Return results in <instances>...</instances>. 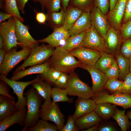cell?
Masks as SVG:
<instances>
[{
    "instance_id": "obj_17",
    "label": "cell",
    "mask_w": 131,
    "mask_h": 131,
    "mask_svg": "<svg viewBox=\"0 0 131 131\" xmlns=\"http://www.w3.org/2000/svg\"><path fill=\"white\" fill-rule=\"evenodd\" d=\"M127 0H118L106 16L111 26L120 29L123 20Z\"/></svg>"
},
{
    "instance_id": "obj_26",
    "label": "cell",
    "mask_w": 131,
    "mask_h": 131,
    "mask_svg": "<svg viewBox=\"0 0 131 131\" xmlns=\"http://www.w3.org/2000/svg\"><path fill=\"white\" fill-rule=\"evenodd\" d=\"M83 12L80 8L70 7L65 12L64 22L62 26L68 30L72 26Z\"/></svg>"
},
{
    "instance_id": "obj_57",
    "label": "cell",
    "mask_w": 131,
    "mask_h": 131,
    "mask_svg": "<svg viewBox=\"0 0 131 131\" xmlns=\"http://www.w3.org/2000/svg\"><path fill=\"white\" fill-rule=\"evenodd\" d=\"M4 48V42L2 37L0 35V49Z\"/></svg>"
},
{
    "instance_id": "obj_49",
    "label": "cell",
    "mask_w": 131,
    "mask_h": 131,
    "mask_svg": "<svg viewBox=\"0 0 131 131\" xmlns=\"http://www.w3.org/2000/svg\"><path fill=\"white\" fill-rule=\"evenodd\" d=\"M17 7L20 12L23 14L25 13V7L29 0H16Z\"/></svg>"
},
{
    "instance_id": "obj_5",
    "label": "cell",
    "mask_w": 131,
    "mask_h": 131,
    "mask_svg": "<svg viewBox=\"0 0 131 131\" xmlns=\"http://www.w3.org/2000/svg\"><path fill=\"white\" fill-rule=\"evenodd\" d=\"M40 118L54 123L58 130L61 131L64 126L65 116L61 112L58 105L52 100L44 101L40 109Z\"/></svg>"
},
{
    "instance_id": "obj_54",
    "label": "cell",
    "mask_w": 131,
    "mask_h": 131,
    "mask_svg": "<svg viewBox=\"0 0 131 131\" xmlns=\"http://www.w3.org/2000/svg\"><path fill=\"white\" fill-rule=\"evenodd\" d=\"M98 124L94 125L90 128L85 130H83V131H98Z\"/></svg>"
},
{
    "instance_id": "obj_40",
    "label": "cell",
    "mask_w": 131,
    "mask_h": 131,
    "mask_svg": "<svg viewBox=\"0 0 131 131\" xmlns=\"http://www.w3.org/2000/svg\"><path fill=\"white\" fill-rule=\"evenodd\" d=\"M119 73V68L116 61L104 74L108 79L113 78H118Z\"/></svg>"
},
{
    "instance_id": "obj_23",
    "label": "cell",
    "mask_w": 131,
    "mask_h": 131,
    "mask_svg": "<svg viewBox=\"0 0 131 131\" xmlns=\"http://www.w3.org/2000/svg\"><path fill=\"white\" fill-rule=\"evenodd\" d=\"M17 109L15 100L0 95V121L12 115Z\"/></svg>"
},
{
    "instance_id": "obj_14",
    "label": "cell",
    "mask_w": 131,
    "mask_h": 131,
    "mask_svg": "<svg viewBox=\"0 0 131 131\" xmlns=\"http://www.w3.org/2000/svg\"><path fill=\"white\" fill-rule=\"evenodd\" d=\"M90 14L92 25L104 38L110 26L106 16L94 5L91 10Z\"/></svg>"
},
{
    "instance_id": "obj_50",
    "label": "cell",
    "mask_w": 131,
    "mask_h": 131,
    "mask_svg": "<svg viewBox=\"0 0 131 131\" xmlns=\"http://www.w3.org/2000/svg\"><path fill=\"white\" fill-rule=\"evenodd\" d=\"M99 131H116V128L112 125H104L100 126L98 128Z\"/></svg>"
},
{
    "instance_id": "obj_10",
    "label": "cell",
    "mask_w": 131,
    "mask_h": 131,
    "mask_svg": "<svg viewBox=\"0 0 131 131\" xmlns=\"http://www.w3.org/2000/svg\"><path fill=\"white\" fill-rule=\"evenodd\" d=\"M15 33L18 46L22 48H28L32 49L39 45L38 40H35L29 32V28L24 25L15 16Z\"/></svg>"
},
{
    "instance_id": "obj_32",
    "label": "cell",
    "mask_w": 131,
    "mask_h": 131,
    "mask_svg": "<svg viewBox=\"0 0 131 131\" xmlns=\"http://www.w3.org/2000/svg\"><path fill=\"white\" fill-rule=\"evenodd\" d=\"M67 92L65 89H61L56 87L52 88L51 92V98L53 102H67L70 103L72 100L68 97Z\"/></svg>"
},
{
    "instance_id": "obj_11",
    "label": "cell",
    "mask_w": 131,
    "mask_h": 131,
    "mask_svg": "<svg viewBox=\"0 0 131 131\" xmlns=\"http://www.w3.org/2000/svg\"><path fill=\"white\" fill-rule=\"evenodd\" d=\"M80 47L90 48L100 52H106V50L104 39L100 35L92 25L86 31Z\"/></svg>"
},
{
    "instance_id": "obj_18",
    "label": "cell",
    "mask_w": 131,
    "mask_h": 131,
    "mask_svg": "<svg viewBox=\"0 0 131 131\" xmlns=\"http://www.w3.org/2000/svg\"><path fill=\"white\" fill-rule=\"evenodd\" d=\"M27 111L26 107L17 109L12 115L0 121V131H5L12 125L18 124L24 126Z\"/></svg>"
},
{
    "instance_id": "obj_34",
    "label": "cell",
    "mask_w": 131,
    "mask_h": 131,
    "mask_svg": "<svg viewBox=\"0 0 131 131\" xmlns=\"http://www.w3.org/2000/svg\"><path fill=\"white\" fill-rule=\"evenodd\" d=\"M60 72L49 67L45 72L40 75V78L51 85L55 84L62 73Z\"/></svg>"
},
{
    "instance_id": "obj_1",
    "label": "cell",
    "mask_w": 131,
    "mask_h": 131,
    "mask_svg": "<svg viewBox=\"0 0 131 131\" xmlns=\"http://www.w3.org/2000/svg\"><path fill=\"white\" fill-rule=\"evenodd\" d=\"M48 61L50 67L67 74L73 72L76 68L79 67L81 64L62 46L56 48Z\"/></svg>"
},
{
    "instance_id": "obj_35",
    "label": "cell",
    "mask_w": 131,
    "mask_h": 131,
    "mask_svg": "<svg viewBox=\"0 0 131 131\" xmlns=\"http://www.w3.org/2000/svg\"><path fill=\"white\" fill-rule=\"evenodd\" d=\"M116 78L108 79L104 88L113 94L117 93L121 89L123 82V81L118 80Z\"/></svg>"
},
{
    "instance_id": "obj_45",
    "label": "cell",
    "mask_w": 131,
    "mask_h": 131,
    "mask_svg": "<svg viewBox=\"0 0 131 131\" xmlns=\"http://www.w3.org/2000/svg\"><path fill=\"white\" fill-rule=\"evenodd\" d=\"M60 0H48L45 5L49 12H56L61 8Z\"/></svg>"
},
{
    "instance_id": "obj_43",
    "label": "cell",
    "mask_w": 131,
    "mask_h": 131,
    "mask_svg": "<svg viewBox=\"0 0 131 131\" xmlns=\"http://www.w3.org/2000/svg\"><path fill=\"white\" fill-rule=\"evenodd\" d=\"M69 78V75L67 74L62 73L54 86L61 89H66L68 83Z\"/></svg>"
},
{
    "instance_id": "obj_20",
    "label": "cell",
    "mask_w": 131,
    "mask_h": 131,
    "mask_svg": "<svg viewBox=\"0 0 131 131\" xmlns=\"http://www.w3.org/2000/svg\"><path fill=\"white\" fill-rule=\"evenodd\" d=\"M96 106L97 104L92 99L78 97L75 103V112L72 115L74 120L94 111Z\"/></svg>"
},
{
    "instance_id": "obj_7",
    "label": "cell",
    "mask_w": 131,
    "mask_h": 131,
    "mask_svg": "<svg viewBox=\"0 0 131 131\" xmlns=\"http://www.w3.org/2000/svg\"><path fill=\"white\" fill-rule=\"evenodd\" d=\"M91 99L96 104L107 102L126 109L131 108V95L122 93L109 95L102 90L94 93Z\"/></svg>"
},
{
    "instance_id": "obj_29",
    "label": "cell",
    "mask_w": 131,
    "mask_h": 131,
    "mask_svg": "<svg viewBox=\"0 0 131 131\" xmlns=\"http://www.w3.org/2000/svg\"><path fill=\"white\" fill-rule=\"evenodd\" d=\"M116 57L120 70L118 78L120 80H124L126 76L130 72L129 58L124 57L120 53Z\"/></svg>"
},
{
    "instance_id": "obj_58",
    "label": "cell",
    "mask_w": 131,
    "mask_h": 131,
    "mask_svg": "<svg viewBox=\"0 0 131 131\" xmlns=\"http://www.w3.org/2000/svg\"><path fill=\"white\" fill-rule=\"evenodd\" d=\"M126 115L130 119L131 121V110L127 112Z\"/></svg>"
},
{
    "instance_id": "obj_4",
    "label": "cell",
    "mask_w": 131,
    "mask_h": 131,
    "mask_svg": "<svg viewBox=\"0 0 131 131\" xmlns=\"http://www.w3.org/2000/svg\"><path fill=\"white\" fill-rule=\"evenodd\" d=\"M17 48H13L6 52L3 60L0 65V75L7 77L15 67L28 57L32 49L25 47L17 51Z\"/></svg>"
},
{
    "instance_id": "obj_47",
    "label": "cell",
    "mask_w": 131,
    "mask_h": 131,
    "mask_svg": "<svg viewBox=\"0 0 131 131\" xmlns=\"http://www.w3.org/2000/svg\"><path fill=\"white\" fill-rule=\"evenodd\" d=\"M131 18V0H127L123 19V23H125Z\"/></svg>"
},
{
    "instance_id": "obj_59",
    "label": "cell",
    "mask_w": 131,
    "mask_h": 131,
    "mask_svg": "<svg viewBox=\"0 0 131 131\" xmlns=\"http://www.w3.org/2000/svg\"><path fill=\"white\" fill-rule=\"evenodd\" d=\"M130 62V72H131V57L129 58Z\"/></svg>"
},
{
    "instance_id": "obj_56",
    "label": "cell",
    "mask_w": 131,
    "mask_h": 131,
    "mask_svg": "<svg viewBox=\"0 0 131 131\" xmlns=\"http://www.w3.org/2000/svg\"><path fill=\"white\" fill-rule=\"evenodd\" d=\"M64 10L66 12L67 7L68 5L69 2L70 0H62Z\"/></svg>"
},
{
    "instance_id": "obj_51",
    "label": "cell",
    "mask_w": 131,
    "mask_h": 131,
    "mask_svg": "<svg viewBox=\"0 0 131 131\" xmlns=\"http://www.w3.org/2000/svg\"><path fill=\"white\" fill-rule=\"evenodd\" d=\"M14 16L11 14L7 13L2 11L0 12V23L4 22L7 19H8Z\"/></svg>"
},
{
    "instance_id": "obj_36",
    "label": "cell",
    "mask_w": 131,
    "mask_h": 131,
    "mask_svg": "<svg viewBox=\"0 0 131 131\" xmlns=\"http://www.w3.org/2000/svg\"><path fill=\"white\" fill-rule=\"evenodd\" d=\"M65 12L63 10L60 12H49L47 16V19L53 25L63 24L65 16Z\"/></svg>"
},
{
    "instance_id": "obj_25",
    "label": "cell",
    "mask_w": 131,
    "mask_h": 131,
    "mask_svg": "<svg viewBox=\"0 0 131 131\" xmlns=\"http://www.w3.org/2000/svg\"><path fill=\"white\" fill-rule=\"evenodd\" d=\"M116 106L107 102H102L97 104L94 110L98 116L105 120L112 118L115 114Z\"/></svg>"
},
{
    "instance_id": "obj_44",
    "label": "cell",
    "mask_w": 131,
    "mask_h": 131,
    "mask_svg": "<svg viewBox=\"0 0 131 131\" xmlns=\"http://www.w3.org/2000/svg\"><path fill=\"white\" fill-rule=\"evenodd\" d=\"M79 130L76 125L75 120L72 115H69L67 117L66 124L61 131H78Z\"/></svg>"
},
{
    "instance_id": "obj_28",
    "label": "cell",
    "mask_w": 131,
    "mask_h": 131,
    "mask_svg": "<svg viewBox=\"0 0 131 131\" xmlns=\"http://www.w3.org/2000/svg\"><path fill=\"white\" fill-rule=\"evenodd\" d=\"M3 3L0 4V7L4 12L13 15L22 23L24 22L18 10L16 0H1Z\"/></svg>"
},
{
    "instance_id": "obj_53",
    "label": "cell",
    "mask_w": 131,
    "mask_h": 131,
    "mask_svg": "<svg viewBox=\"0 0 131 131\" xmlns=\"http://www.w3.org/2000/svg\"><path fill=\"white\" fill-rule=\"evenodd\" d=\"M35 2L39 3L42 7V9H43L45 7V5L48 0H32Z\"/></svg>"
},
{
    "instance_id": "obj_6",
    "label": "cell",
    "mask_w": 131,
    "mask_h": 131,
    "mask_svg": "<svg viewBox=\"0 0 131 131\" xmlns=\"http://www.w3.org/2000/svg\"><path fill=\"white\" fill-rule=\"evenodd\" d=\"M69 76L68 83L65 89L68 95L86 99L93 96L94 93L91 88L82 81L76 74L73 72Z\"/></svg>"
},
{
    "instance_id": "obj_19",
    "label": "cell",
    "mask_w": 131,
    "mask_h": 131,
    "mask_svg": "<svg viewBox=\"0 0 131 131\" xmlns=\"http://www.w3.org/2000/svg\"><path fill=\"white\" fill-rule=\"evenodd\" d=\"M92 25L90 12H83L72 26L68 30L70 36L76 35L88 30Z\"/></svg>"
},
{
    "instance_id": "obj_12",
    "label": "cell",
    "mask_w": 131,
    "mask_h": 131,
    "mask_svg": "<svg viewBox=\"0 0 131 131\" xmlns=\"http://www.w3.org/2000/svg\"><path fill=\"white\" fill-rule=\"evenodd\" d=\"M104 39L106 46V52L116 57L120 53L123 41L120 29L110 26Z\"/></svg>"
},
{
    "instance_id": "obj_48",
    "label": "cell",
    "mask_w": 131,
    "mask_h": 131,
    "mask_svg": "<svg viewBox=\"0 0 131 131\" xmlns=\"http://www.w3.org/2000/svg\"><path fill=\"white\" fill-rule=\"evenodd\" d=\"M35 18L37 21L40 24H44L47 20V16L42 12H38L36 14Z\"/></svg>"
},
{
    "instance_id": "obj_15",
    "label": "cell",
    "mask_w": 131,
    "mask_h": 131,
    "mask_svg": "<svg viewBox=\"0 0 131 131\" xmlns=\"http://www.w3.org/2000/svg\"><path fill=\"white\" fill-rule=\"evenodd\" d=\"M79 67L87 70L92 79V90L94 93L102 90L108 78L104 73L94 66L81 64Z\"/></svg>"
},
{
    "instance_id": "obj_31",
    "label": "cell",
    "mask_w": 131,
    "mask_h": 131,
    "mask_svg": "<svg viewBox=\"0 0 131 131\" xmlns=\"http://www.w3.org/2000/svg\"><path fill=\"white\" fill-rule=\"evenodd\" d=\"M86 31L79 34L71 36L66 41L63 47L68 51L80 47L82 42Z\"/></svg>"
},
{
    "instance_id": "obj_55",
    "label": "cell",
    "mask_w": 131,
    "mask_h": 131,
    "mask_svg": "<svg viewBox=\"0 0 131 131\" xmlns=\"http://www.w3.org/2000/svg\"><path fill=\"white\" fill-rule=\"evenodd\" d=\"M110 6L109 11L111 10L114 7L116 3L118 0H109Z\"/></svg>"
},
{
    "instance_id": "obj_37",
    "label": "cell",
    "mask_w": 131,
    "mask_h": 131,
    "mask_svg": "<svg viewBox=\"0 0 131 131\" xmlns=\"http://www.w3.org/2000/svg\"><path fill=\"white\" fill-rule=\"evenodd\" d=\"M123 41L131 38V18L121 25L120 28Z\"/></svg>"
},
{
    "instance_id": "obj_13",
    "label": "cell",
    "mask_w": 131,
    "mask_h": 131,
    "mask_svg": "<svg viewBox=\"0 0 131 131\" xmlns=\"http://www.w3.org/2000/svg\"><path fill=\"white\" fill-rule=\"evenodd\" d=\"M69 52L77 57L81 64L92 66H94L102 53V52L84 47L77 48Z\"/></svg>"
},
{
    "instance_id": "obj_8",
    "label": "cell",
    "mask_w": 131,
    "mask_h": 131,
    "mask_svg": "<svg viewBox=\"0 0 131 131\" xmlns=\"http://www.w3.org/2000/svg\"><path fill=\"white\" fill-rule=\"evenodd\" d=\"M7 77L0 75V80L5 82L12 89L13 93L16 96L17 100L16 105L18 109L24 108L26 106V99L24 96V91L25 88L37 80L40 77L38 76L33 80L27 82H20L11 80Z\"/></svg>"
},
{
    "instance_id": "obj_42",
    "label": "cell",
    "mask_w": 131,
    "mask_h": 131,
    "mask_svg": "<svg viewBox=\"0 0 131 131\" xmlns=\"http://www.w3.org/2000/svg\"><path fill=\"white\" fill-rule=\"evenodd\" d=\"M94 4L105 15L108 13L110 6L109 0H95Z\"/></svg>"
},
{
    "instance_id": "obj_46",
    "label": "cell",
    "mask_w": 131,
    "mask_h": 131,
    "mask_svg": "<svg viewBox=\"0 0 131 131\" xmlns=\"http://www.w3.org/2000/svg\"><path fill=\"white\" fill-rule=\"evenodd\" d=\"M8 85L3 81L1 80L0 82V95L7 97L14 100L15 98L11 95L8 87Z\"/></svg>"
},
{
    "instance_id": "obj_33",
    "label": "cell",
    "mask_w": 131,
    "mask_h": 131,
    "mask_svg": "<svg viewBox=\"0 0 131 131\" xmlns=\"http://www.w3.org/2000/svg\"><path fill=\"white\" fill-rule=\"evenodd\" d=\"M58 130L55 124L50 123L47 121L39 119L34 126L28 128L26 131H57Z\"/></svg>"
},
{
    "instance_id": "obj_38",
    "label": "cell",
    "mask_w": 131,
    "mask_h": 131,
    "mask_svg": "<svg viewBox=\"0 0 131 131\" xmlns=\"http://www.w3.org/2000/svg\"><path fill=\"white\" fill-rule=\"evenodd\" d=\"M123 42L120 53L124 57L129 58L131 57V38Z\"/></svg>"
},
{
    "instance_id": "obj_16",
    "label": "cell",
    "mask_w": 131,
    "mask_h": 131,
    "mask_svg": "<svg viewBox=\"0 0 131 131\" xmlns=\"http://www.w3.org/2000/svg\"><path fill=\"white\" fill-rule=\"evenodd\" d=\"M70 35L68 30L63 26L55 28L53 32L46 38L38 40L39 42L46 43L54 48L62 46Z\"/></svg>"
},
{
    "instance_id": "obj_9",
    "label": "cell",
    "mask_w": 131,
    "mask_h": 131,
    "mask_svg": "<svg viewBox=\"0 0 131 131\" xmlns=\"http://www.w3.org/2000/svg\"><path fill=\"white\" fill-rule=\"evenodd\" d=\"M16 22L13 16L7 21L0 23V35L4 42V49L7 52L14 48H17L18 44L15 33Z\"/></svg>"
},
{
    "instance_id": "obj_3",
    "label": "cell",
    "mask_w": 131,
    "mask_h": 131,
    "mask_svg": "<svg viewBox=\"0 0 131 131\" xmlns=\"http://www.w3.org/2000/svg\"><path fill=\"white\" fill-rule=\"evenodd\" d=\"M49 45L37 46L32 49L30 54L23 63L13 72L24 69L29 66L40 65L47 61L52 54L55 49Z\"/></svg>"
},
{
    "instance_id": "obj_27",
    "label": "cell",
    "mask_w": 131,
    "mask_h": 131,
    "mask_svg": "<svg viewBox=\"0 0 131 131\" xmlns=\"http://www.w3.org/2000/svg\"><path fill=\"white\" fill-rule=\"evenodd\" d=\"M116 61V59L113 56L103 51L94 66L105 73Z\"/></svg>"
},
{
    "instance_id": "obj_52",
    "label": "cell",
    "mask_w": 131,
    "mask_h": 131,
    "mask_svg": "<svg viewBox=\"0 0 131 131\" xmlns=\"http://www.w3.org/2000/svg\"><path fill=\"white\" fill-rule=\"evenodd\" d=\"M6 52L4 48L0 49V65L1 64L3 60Z\"/></svg>"
},
{
    "instance_id": "obj_21",
    "label": "cell",
    "mask_w": 131,
    "mask_h": 131,
    "mask_svg": "<svg viewBox=\"0 0 131 131\" xmlns=\"http://www.w3.org/2000/svg\"><path fill=\"white\" fill-rule=\"evenodd\" d=\"M50 67L47 60L44 63L30 66L26 69H24L16 72H13L10 79L18 81L24 77L31 74L42 73Z\"/></svg>"
},
{
    "instance_id": "obj_41",
    "label": "cell",
    "mask_w": 131,
    "mask_h": 131,
    "mask_svg": "<svg viewBox=\"0 0 131 131\" xmlns=\"http://www.w3.org/2000/svg\"><path fill=\"white\" fill-rule=\"evenodd\" d=\"M94 0H74L73 3L81 9L89 10L92 9Z\"/></svg>"
},
{
    "instance_id": "obj_22",
    "label": "cell",
    "mask_w": 131,
    "mask_h": 131,
    "mask_svg": "<svg viewBox=\"0 0 131 131\" xmlns=\"http://www.w3.org/2000/svg\"><path fill=\"white\" fill-rule=\"evenodd\" d=\"M101 120V118L94 110L77 118L75 123L79 130H83L98 124Z\"/></svg>"
},
{
    "instance_id": "obj_39",
    "label": "cell",
    "mask_w": 131,
    "mask_h": 131,
    "mask_svg": "<svg viewBox=\"0 0 131 131\" xmlns=\"http://www.w3.org/2000/svg\"><path fill=\"white\" fill-rule=\"evenodd\" d=\"M119 93L131 95V72L126 76L121 89L116 93Z\"/></svg>"
},
{
    "instance_id": "obj_2",
    "label": "cell",
    "mask_w": 131,
    "mask_h": 131,
    "mask_svg": "<svg viewBox=\"0 0 131 131\" xmlns=\"http://www.w3.org/2000/svg\"><path fill=\"white\" fill-rule=\"evenodd\" d=\"M26 99L27 111L22 131H26L35 125L40 118V112L43 98L32 88L24 94Z\"/></svg>"
},
{
    "instance_id": "obj_24",
    "label": "cell",
    "mask_w": 131,
    "mask_h": 131,
    "mask_svg": "<svg viewBox=\"0 0 131 131\" xmlns=\"http://www.w3.org/2000/svg\"><path fill=\"white\" fill-rule=\"evenodd\" d=\"M31 85L44 101L52 100L51 92L52 88L51 85L41 79L40 77Z\"/></svg>"
},
{
    "instance_id": "obj_30",
    "label": "cell",
    "mask_w": 131,
    "mask_h": 131,
    "mask_svg": "<svg viewBox=\"0 0 131 131\" xmlns=\"http://www.w3.org/2000/svg\"><path fill=\"white\" fill-rule=\"evenodd\" d=\"M125 110H119L116 108L115 113L112 117L117 122L122 131L129 130L131 125L129 118L125 114Z\"/></svg>"
}]
</instances>
